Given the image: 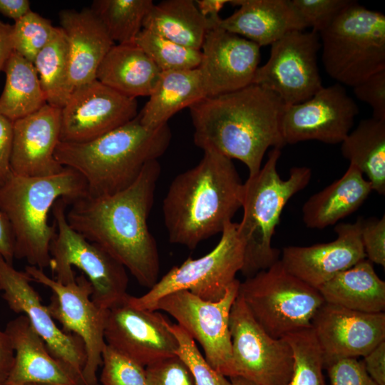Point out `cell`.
<instances>
[{
    "instance_id": "cell-1",
    "label": "cell",
    "mask_w": 385,
    "mask_h": 385,
    "mask_svg": "<svg viewBox=\"0 0 385 385\" xmlns=\"http://www.w3.org/2000/svg\"><path fill=\"white\" fill-rule=\"evenodd\" d=\"M160 170L158 160L150 161L127 188L109 195L86 194L71 202L66 212L74 230L102 247L149 289L160 273L158 249L148 218Z\"/></svg>"
},
{
    "instance_id": "cell-2",
    "label": "cell",
    "mask_w": 385,
    "mask_h": 385,
    "mask_svg": "<svg viewBox=\"0 0 385 385\" xmlns=\"http://www.w3.org/2000/svg\"><path fill=\"white\" fill-rule=\"evenodd\" d=\"M284 106L277 95L256 84L205 97L189 108L194 143L203 151L240 160L249 176L254 175L270 147L286 145L281 132Z\"/></svg>"
},
{
    "instance_id": "cell-3",
    "label": "cell",
    "mask_w": 385,
    "mask_h": 385,
    "mask_svg": "<svg viewBox=\"0 0 385 385\" xmlns=\"http://www.w3.org/2000/svg\"><path fill=\"white\" fill-rule=\"evenodd\" d=\"M243 185L231 159L204 151L198 164L173 180L163 199L169 242L194 250L222 233L242 207Z\"/></svg>"
},
{
    "instance_id": "cell-4",
    "label": "cell",
    "mask_w": 385,
    "mask_h": 385,
    "mask_svg": "<svg viewBox=\"0 0 385 385\" xmlns=\"http://www.w3.org/2000/svg\"><path fill=\"white\" fill-rule=\"evenodd\" d=\"M170 140L168 123L149 128L141 123L138 114L125 124L90 141H60L55 158L62 166L81 175L88 195H109L132 185L147 163L165 153Z\"/></svg>"
},
{
    "instance_id": "cell-5",
    "label": "cell",
    "mask_w": 385,
    "mask_h": 385,
    "mask_svg": "<svg viewBox=\"0 0 385 385\" xmlns=\"http://www.w3.org/2000/svg\"><path fill=\"white\" fill-rule=\"evenodd\" d=\"M87 194L85 180L64 167L58 174L25 177L11 173L0 187V208L7 216L14 236L15 258L41 270L49 267L50 247L56 235L48 224L49 211L60 198L68 204Z\"/></svg>"
},
{
    "instance_id": "cell-6",
    "label": "cell",
    "mask_w": 385,
    "mask_h": 385,
    "mask_svg": "<svg viewBox=\"0 0 385 385\" xmlns=\"http://www.w3.org/2000/svg\"><path fill=\"white\" fill-rule=\"evenodd\" d=\"M280 155V149L272 148L264 165L243 185V215L237 223V232L245 246L240 272L246 277L270 267L279 260V250L272 246V239L282 212L311 179V169L305 166L292 168L289 178L282 179L277 170Z\"/></svg>"
},
{
    "instance_id": "cell-7",
    "label": "cell",
    "mask_w": 385,
    "mask_h": 385,
    "mask_svg": "<svg viewBox=\"0 0 385 385\" xmlns=\"http://www.w3.org/2000/svg\"><path fill=\"white\" fill-rule=\"evenodd\" d=\"M322 61L327 74L354 87L385 70V16L356 1L319 34Z\"/></svg>"
},
{
    "instance_id": "cell-8",
    "label": "cell",
    "mask_w": 385,
    "mask_h": 385,
    "mask_svg": "<svg viewBox=\"0 0 385 385\" xmlns=\"http://www.w3.org/2000/svg\"><path fill=\"white\" fill-rule=\"evenodd\" d=\"M238 294L255 319L276 339L312 327L313 317L325 302L317 289L290 274L280 260L246 277Z\"/></svg>"
},
{
    "instance_id": "cell-9",
    "label": "cell",
    "mask_w": 385,
    "mask_h": 385,
    "mask_svg": "<svg viewBox=\"0 0 385 385\" xmlns=\"http://www.w3.org/2000/svg\"><path fill=\"white\" fill-rule=\"evenodd\" d=\"M67 201L58 199L53 206L56 235L50 247L49 267L53 279L67 284L76 278L73 267L81 270L93 289L91 299L109 309L128 295V277L125 267L96 243L90 242L68 224Z\"/></svg>"
},
{
    "instance_id": "cell-10",
    "label": "cell",
    "mask_w": 385,
    "mask_h": 385,
    "mask_svg": "<svg viewBox=\"0 0 385 385\" xmlns=\"http://www.w3.org/2000/svg\"><path fill=\"white\" fill-rule=\"evenodd\" d=\"M244 242L237 232V223L229 222L221 233L217 245L207 254L197 259L188 258L180 265L173 267L145 294L128 295L132 306L152 309L164 296L179 290H188L210 302L220 299L236 279L244 263Z\"/></svg>"
},
{
    "instance_id": "cell-11",
    "label": "cell",
    "mask_w": 385,
    "mask_h": 385,
    "mask_svg": "<svg viewBox=\"0 0 385 385\" xmlns=\"http://www.w3.org/2000/svg\"><path fill=\"white\" fill-rule=\"evenodd\" d=\"M24 271L31 282L48 287L52 292L47 308L66 333L83 341L86 361L82 376L85 385H98L97 371L102 365V354L106 345L105 327L108 309L91 299L93 289L83 274L67 284L49 277L43 270L27 265Z\"/></svg>"
},
{
    "instance_id": "cell-12",
    "label": "cell",
    "mask_w": 385,
    "mask_h": 385,
    "mask_svg": "<svg viewBox=\"0 0 385 385\" xmlns=\"http://www.w3.org/2000/svg\"><path fill=\"white\" fill-rule=\"evenodd\" d=\"M240 283L235 279L216 302L204 300L188 290H179L164 296L152 308L175 318L177 324L200 344L209 364L229 378L233 376L230 313L238 295Z\"/></svg>"
},
{
    "instance_id": "cell-13",
    "label": "cell",
    "mask_w": 385,
    "mask_h": 385,
    "mask_svg": "<svg viewBox=\"0 0 385 385\" xmlns=\"http://www.w3.org/2000/svg\"><path fill=\"white\" fill-rule=\"evenodd\" d=\"M229 328L233 376L258 385H288L294 366L289 344L284 338L268 334L239 294L230 310Z\"/></svg>"
},
{
    "instance_id": "cell-14",
    "label": "cell",
    "mask_w": 385,
    "mask_h": 385,
    "mask_svg": "<svg viewBox=\"0 0 385 385\" xmlns=\"http://www.w3.org/2000/svg\"><path fill=\"white\" fill-rule=\"evenodd\" d=\"M319 35L292 31L271 45L267 61L256 71L252 84L277 95L285 106L304 102L322 89L317 64Z\"/></svg>"
},
{
    "instance_id": "cell-15",
    "label": "cell",
    "mask_w": 385,
    "mask_h": 385,
    "mask_svg": "<svg viewBox=\"0 0 385 385\" xmlns=\"http://www.w3.org/2000/svg\"><path fill=\"white\" fill-rule=\"evenodd\" d=\"M359 110L339 83L323 87L309 99L285 106L281 132L287 144L318 140L342 143L351 131Z\"/></svg>"
},
{
    "instance_id": "cell-16",
    "label": "cell",
    "mask_w": 385,
    "mask_h": 385,
    "mask_svg": "<svg viewBox=\"0 0 385 385\" xmlns=\"http://www.w3.org/2000/svg\"><path fill=\"white\" fill-rule=\"evenodd\" d=\"M137 110L136 98L95 80L73 90L61 108L60 141L93 140L134 119Z\"/></svg>"
},
{
    "instance_id": "cell-17",
    "label": "cell",
    "mask_w": 385,
    "mask_h": 385,
    "mask_svg": "<svg viewBox=\"0 0 385 385\" xmlns=\"http://www.w3.org/2000/svg\"><path fill=\"white\" fill-rule=\"evenodd\" d=\"M127 297L108 309L106 344L144 367L176 356L178 342L170 329L169 321L157 310L132 306Z\"/></svg>"
},
{
    "instance_id": "cell-18",
    "label": "cell",
    "mask_w": 385,
    "mask_h": 385,
    "mask_svg": "<svg viewBox=\"0 0 385 385\" xmlns=\"http://www.w3.org/2000/svg\"><path fill=\"white\" fill-rule=\"evenodd\" d=\"M25 271L16 270L0 255V292L13 312L27 317L35 332L45 342L51 353L68 366L83 381L82 373L86 361L83 341L56 324L47 306L31 284ZM84 383V382H83Z\"/></svg>"
},
{
    "instance_id": "cell-19",
    "label": "cell",
    "mask_w": 385,
    "mask_h": 385,
    "mask_svg": "<svg viewBox=\"0 0 385 385\" xmlns=\"http://www.w3.org/2000/svg\"><path fill=\"white\" fill-rule=\"evenodd\" d=\"M324 369L346 358L364 356L385 341L384 312L367 313L324 302L312 321Z\"/></svg>"
},
{
    "instance_id": "cell-20",
    "label": "cell",
    "mask_w": 385,
    "mask_h": 385,
    "mask_svg": "<svg viewBox=\"0 0 385 385\" xmlns=\"http://www.w3.org/2000/svg\"><path fill=\"white\" fill-rule=\"evenodd\" d=\"M200 69L206 97L231 93L252 84L260 61V46L216 25L202 46Z\"/></svg>"
},
{
    "instance_id": "cell-21",
    "label": "cell",
    "mask_w": 385,
    "mask_h": 385,
    "mask_svg": "<svg viewBox=\"0 0 385 385\" xmlns=\"http://www.w3.org/2000/svg\"><path fill=\"white\" fill-rule=\"evenodd\" d=\"M337 237L329 242L307 247L289 246L280 261L290 274L318 289L338 273L366 259L361 239V217L354 223H339Z\"/></svg>"
},
{
    "instance_id": "cell-22",
    "label": "cell",
    "mask_w": 385,
    "mask_h": 385,
    "mask_svg": "<svg viewBox=\"0 0 385 385\" xmlns=\"http://www.w3.org/2000/svg\"><path fill=\"white\" fill-rule=\"evenodd\" d=\"M60 134L61 109L48 104L13 122L11 173L45 177L61 172L64 167L55 158Z\"/></svg>"
},
{
    "instance_id": "cell-23",
    "label": "cell",
    "mask_w": 385,
    "mask_h": 385,
    "mask_svg": "<svg viewBox=\"0 0 385 385\" xmlns=\"http://www.w3.org/2000/svg\"><path fill=\"white\" fill-rule=\"evenodd\" d=\"M4 330L14 350L13 367L5 385H85L51 353L26 316L20 314L11 319Z\"/></svg>"
},
{
    "instance_id": "cell-24",
    "label": "cell",
    "mask_w": 385,
    "mask_h": 385,
    "mask_svg": "<svg viewBox=\"0 0 385 385\" xmlns=\"http://www.w3.org/2000/svg\"><path fill=\"white\" fill-rule=\"evenodd\" d=\"M60 27L67 39L71 92L96 80L103 58L115 44L103 24L90 8L63 10Z\"/></svg>"
},
{
    "instance_id": "cell-25",
    "label": "cell",
    "mask_w": 385,
    "mask_h": 385,
    "mask_svg": "<svg viewBox=\"0 0 385 385\" xmlns=\"http://www.w3.org/2000/svg\"><path fill=\"white\" fill-rule=\"evenodd\" d=\"M230 4L239 9L215 25L260 47L307 28L290 0H232Z\"/></svg>"
},
{
    "instance_id": "cell-26",
    "label": "cell",
    "mask_w": 385,
    "mask_h": 385,
    "mask_svg": "<svg viewBox=\"0 0 385 385\" xmlns=\"http://www.w3.org/2000/svg\"><path fill=\"white\" fill-rule=\"evenodd\" d=\"M370 183L353 164L338 180L312 195L302 207V220L312 229H324L349 216L372 192Z\"/></svg>"
},
{
    "instance_id": "cell-27",
    "label": "cell",
    "mask_w": 385,
    "mask_h": 385,
    "mask_svg": "<svg viewBox=\"0 0 385 385\" xmlns=\"http://www.w3.org/2000/svg\"><path fill=\"white\" fill-rule=\"evenodd\" d=\"M160 70L135 43H115L101 61L96 80L130 98L150 96Z\"/></svg>"
},
{
    "instance_id": "cell-28",
    "label": "cell",
    "mask_w": 385,
    "mask_h": 385,
    "mask_svg": "<svg viewBox=\"0 0 385 385\" xmlns=\"http://www.w3.org/2000/svg\"><path fill=\"white\" fill-rule=\"evenodd\" d=\"M317 289L325 302L346 309L367 313L384 312L385 309V282L366 259L338 273Z\"/></svg>"
},
{
    "instance_id": "cell-29",
    "label": "cell",
    "mask_w": 385,
    "mask_h": 385,
    "mask_svg": "<svg viewBox=\"0 0 385 385\" xmlns=\"http://www.w3.org/2000/svg\"><path fill=\"white\" fill-rule=\"evenodd\" d=\"M206 97L198 68L162 71L148 101L138 113L143 125L157 128L180 110Z\"/></svg>"
},
{
    "instance_id": "cell-30",
    "label": "cell",
    "mask_w": 385,
    "mask_h": 385,
    "mask_svg": "<svg viewBox=\"0 0 385 385\" xmlns=\"http://www.w3.org/2000/svg\"><path fill=\"white\" fill-rule=\"evenodd\" d=\"M143 29L184 46L201 50L209 29L195 1L165 0L153 4Z\"/></svg>"
},
{
    "instance_id": "cell-31",
    "label": "cell",
    "mask_w": 385,
    "mask_h": 385,
    "mask_svg": "<svg viewBox=\"0 0 385 385\" xmlns=\"http://www.w3.org/2000/svg\"><path fill=\"white\" fill-rule=\"evenodd\" d=\"M344 158L354 165L380 195L385 194V120H361L341 143Z\"/></svg>"
},
{
    "instance_id": "cell-32",
    "label": "cell",
    "mask_w": 385,
    "mask_h": 385,
    "mask_svg": "<svg viewBox=\"0 0 385 385\" xmlns=\"http://www.w3.org/2000/svg\"><path fill=\"white\" fill-rule=\"evenodd\" d=\"M6 82L0 96V113L14 122L47 104L34 63L14 51L4 71Z\"/></svg>"
},
{
    "instance_id": "cell-33",
    "label": "cell",
    "mask_w": 385,
    "mask_h": 385,
    "mask_svg": "<svg viewBox=\"0 0 385 385\" xmlns=\"http://www.w3.org/2000/svg\"><path fill=\"white\" fill-rule=\"evenodd\" d=\"M33 63L47 104L61 109L71 92L68 43L60 26H56L51 38L37 54Z\"/></svg>"
},
{
    "instance_id": "cell-34",
    "label": "cell",
    "mask_w": 385,
    "mask_h": 385,
    "mask_svg": "<svg viewBox=\"0 0 385 385\" xmlns=\"http://www.w3.org/2000/svg\"><path fill=\"white\" fill-rule=\"evenodd\" d=\"M151 0H98L91 8L111 40L117 44L133 43L143 29Z\"/></svg>"
},
{
    "instance_id": "cell-35",
    "label": "cell",
    "mask_w": 385,
    "mask_h": 385,
    "mask_svg": "<svg viewBox=\"0 0 385 385\" xmlns=\"http://www.w3.org/2000/svg\"><path fill=\"white\" fill-rule=\"evenodd\" d=\"M284 338L292 349L294 359L288 385H326L322 354L312 328L290 333Z\"/></svg>"
},
{
    "instance_id": "cell-36",
    "label": "cell",
    "mask_w": 385,
    "mask_h": 385,
    "mask_svg": "<svg viewBox=\"0 0 385 385\" xmlns=\"http://www.w3.org/2000/svg\"><path fill=\"white\" fill-rule=\"evenodd\" d=\"M154 62L160 71L194 69L199 67L201 50L175 43L143 29L134 42Z\"/></svg>"
},
{
    "instance_id": "cell-37",
    "label": "cell",
    "mask_w": 385,
    "mask_h": 385,
    "mask_svg": "<svg viewBox=\"0 0 385 385\" xmlns=\"http://www.w3.org/2000/svg\"><path fill=\"white\" fill-rule=\"evenodd\" d=\"M55 29L49 19L31 11L12 25L14 51L34 63L37 54L51 38Z\"/></svg>"
},
{
    "instance_id": "cell-38",
    "label": "cell",
    "mask_w": 385,
    "mask_h": 385,
    "mask_svg": "<svg viewBox=\"0 0 385 385\" xmlns=\"http://www.w3.org/2000/svg\"><path fill=\"white\" fill-rule=\"evenodd\" d=\"M169 327L178 342L176 355L188 367L195 385H232L225 376L209 364L195 341L183 327L170 322Z\"/></svg>"
},
{
    "instance_id": "cell-39",
    "label": "cell",
    "mask_w": 385,
    "mask_h": 385,
    "mask_svg": "<svg viewBox=\"0 0 385 385\" xmlns=\"http://www.w3.org/2000/svg\"><path fill=\"white\" fill-rule=\"evenodd\" d=\"M102 385H147L145 367L106 344L102 354Z\"/></svg>"
},
{
    "instance_id": "cell-40",
    "label": "cell",
    "mask_w": 385,
    "mask_h": 385,
    "mask_svg": "<svg viewBox=\"0 0 385 385\" xmlns=\"http://www.w3.org/2000/svg\"><path fill=\"white\" fill-rule=\"evenodd\" d=\"M307 27L319 34L326 29L351 0H290Z\"/></svg>"
},
{
    "instance_id": "cell-41",
    "label": "cell",
    "mask_w": 385,
    "mask_h": 385,
    "mask_svg": "<svg viewBox=\"0 0 385 385\" xmlns=\"http://www.w3.org/2000/svg\"><path fill=\"white\" fill-rule=\"evenodd\" d=\"M147 385H195L185 364L176 355L145 366Z\"/></svg>"
},
{
    "instance_id": "cell-42",
    "label": "cell",
    "mask_w": 385,
    "mask_h": 385,
    "mask_svg": "<svg viewBox=\"0 0 385 385\" xmlns=\"http://www.w3.org/2000/svg\"><path fill=\"white\" fill-rule=\"evenodd\" d=\"M361 239L367 260L384 267L385 215L366 220L361 217Z\"/></svg>"
},
{
    "instance_id": "cell-43",
    "label": "cell",
    "mask_w": 385,
    "mask_h": 385,
    "mask_svg": "<svg viewBox=\"0 0 385 385\" xmlns=\"http://www.w3.org/2000/svg\"><path fill=\"white\" fill-rule=\"evenodd\" d=\"M331 385H379L366 372L362 360L340 359L327 368Z\"/></svg>"
},
{
    "instance_id": "cell-44",
    "label": "cell",
    "mask_w": 385,
    "mask_h": 385,
    "mask_svg": "<svg viewBox=\"0 0 385 385\" xmlns=\"http://www.w3.org/2000/svg\"><path fill=\"white\" fill-rule=\"evenodd\" d=\"M353 89L356 97L372 108L374 118L385 120V70L371 76Z\"/></svg>"
},
{
    "instance_id": "cell-45",
    "label": "cell",
    "mask_w": 385,
    "mask_h": 385,
    "mask_svg": "<svg viewBox=\"0 0 385 385\" xmlns=\"http://www.w3.org/2000/svg\"><path fill=\"white\" fill-rule=\"evenodd\" d=\"M13 122L0 113V187L11 175Z\"/></svg>"
},
{
    "instance_id": "cell-46",
    "label": "cell",
    "mask_w": 385,
    "mask_h": 385,
    "mask_svg": "<svg viewBox=\"0 0 385 385\" xmlns=\"http://www.w3.org/2000/svg\"><path fill=\"white\" fill-rule=\"evenodd\" d=\"M363 364L370 377L379 385H385V341L363 356Z\"/></svg>"
},
{
    "instance_id": "cell-47",
    "label": "cell",
    "mask_w": 385,
    "mask_h": 385,
    "mask_svg": "<svg viewBox=\"0 0 385 385\" xmlns=\"http://www.w3.org/2000/svg\"><path fill=\"white\" fill-rule=\"evenodd\" d=\"M0 255L13 265L15 258L14 236L10 222L0 208Z\"/></svg>"
},
{
    "instance_id": "cell-48",
    "label": "cell",
    "mask_w": 385,
    "mask_h": 385,
    "mask_svg": "<svg viewBox=\"0 0 385 385\" xmlns=\"http://www.w3.org/2000/svg\"><path fill=\"white\" fill-rule=\"evenodd\" d=\"M14 361V350L11 341L5 332L0 329V385L5 384Z\"/></svg>"
},
{
    "instance_id": "cell-49",
    "label": "cell",
    "mask_w": 385,
    "mask_h": 385,
    "mask_svg": "<svg viewBox=\"0 0 385 385\" xmlns=\"http://www.w3.org/2000/svg\"><path fill=\"white\" fill-rule=\"evenodd\" d=\"M31 11L30 1L28 0H0V13L15 21Z\"/></svg>"
},
{
    "instance_id": "cell-50",
    "label": "cell",
    "mask_w": 385,
    "mask_h": 385,
    "mask_svg": "<svg viewBox=\"0 0 385 385\" xmlns=\"http://www.w3.org/2000/svg\"><path fill=\"white\" fill-rule=\"evenodd\" d=\"M11 32L12 25L0 21V72L14 52Z\"/></svg>"
},
{
    "instance_id": "cell-51",
    "label": "cell",
    "mask_w": 385,
    "mask_h": 385,
    "mask_svg": "<svg viewBox=\"0 0 385 385\" xmlns=\"http://www.w3.org/2000/svg\"><path fill=\"white\" fill-rule=\"evenodd\" d=\"M195 3L202 16L206 18L210 24H214L220 19L219 12L230 1L196 0Z\"/></svg>"
},
{
    "instance_id": "cell-52",
    "label": "cell",
    "mask_w": 385,
    "mask_h": 385,
    "mask_svg": "<svg viewBox=\"0 0 385 385\" xmlns=\"http://www.w3.org/2000/svg\"><path fill=\"white\" fill-rule=\"evenodd\" d=\"M230 381L232 385H258L253 381H251L241 376L230 377Z\"/></svg>"
},
{
    "instance_id": "cell-53",
    "label": "cell",
    "mask_w": 385,
    "mask_h": 385,
    "mask_svg": "<svg viewBox=\"0 0 385 385\" xmlns=\"http://www.w3.org/2000/svg\"><path fill=\"white\" fill-rule=\"evenodd\" d=\"M26 385H41V384H26Z\"/></svg>"
},
{
    "instance_id": "cell-54",
    "label": "cell",
    "mask_w": 385,
    "mask_h": 385,
    "mask_svg": "<svg viewBox=\"0 0 385 385\" xmlns=\"http://www.w3.org/2000/svg\"><path fill=\"white\" fill-rule=\"evenodd\" d=\"M4 385H5V384H4Z\"/></svg>"
}]
</instances>
